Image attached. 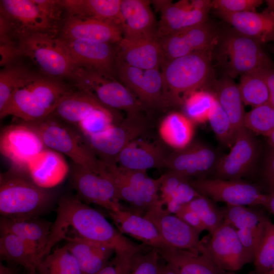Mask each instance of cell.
I'll return each mask as SVG.
<instances>
[{"label": "cell", "mask_w": 274, "mask_h": 274, "mask_svg": "<svg viewBox=\"0 0 274 274\" xmlns=\"http://www.w3.org/2000/svg\"><path fill=\"white\" fill-rule=\"evenodd\" d=\"M115 71L120 82L146 108L162 109V80L160 69L142 70L116 60Z\"/></svg>", "instance_id": "obj_16"}, {"label": "cell", "mask_w": 274, "mask_h": 274, "mask_svg": "<svg viewBox=\"0 0 274 274\" xmlns=\"http://www.w3.org/2000/svg\"><path fill=\"white\" fill-rule=\"evenodd\" d=\"M161 259L155 249L145 246L134 255L129 274H159Z\"/></svg>", "instance_id": "obj_47"}, {"label": "cell", "mask_w": 274, "mask_h": 274, "mask_svg": "<svg viewBox=\"0 0 274 274\" xmlns=\"http://www.w3.org/2000/svg\"><path fill=\"white\" fill-rule=\"evenodd\" d=\"M144 216L155 225L168 246L200 254V233L176 215L160 208L151 210Z\"/></svg>", "instance_id": "obj_18"}, {"label": "cell", "mask_w": 274, "mask_h": 274, "mask_svg": "<svg viewBox=\"0 0 274 274\" xmlns=\"http://www.w3.org/2000/svg\"><path fill=\"white\" fill-rule=\"evenodd\" d=\"M116 60L142 70L160 69L165 59L155 37L138 40L123 38L117 45Z\"/></svg>", "instance_id": "obj_23"}, {"label": "cell", "mask_w": 274, "mask_h": 274, "mask_svg": "<svg viewBox=\"0 0 274 274\" xmlns=\"http://www.w3.org/2000/svg\"><path fill=\"white\" fill-rule=\"evenodd\" d=\"M213 51L195 52L164 62L160 70L162 109L183 105L191 93L212 84Z\"/></svg>", "instance_id": "obj_2"}, {"label": "cell", "mask_w": 274, "mask_h": 274, "mask_svg": "<svg viewBox=\"0 0 274 274\" xmlns=\"http://www.w3.org/2000/svg\"><path fill=\"white\" fill-rule=\"evenodd\" d=\"M219 36L216 28L207 21L158 40L166 61L195 52L213 50Z\"/></svg>", "instance_id": "obj_15"}, {"label": "cell", "mask_w": 274, "mask_h": 274, "mask_svg": "<svg viewBox=\"0 0 274 274\" xmlns=\"http://www.w3.org/2000/svg\"><path fill=\"white\" fill-rule=\"evenodd\" d=\"M20 56L18 40L9 32H0V65L3 68L14 63Z\"/></svg>", "instance_id": "obj_50"}, {"label": "cell", "mask_w": 274, "mask_h": 274, "mask_svg": "<svg viewBox=\"0 0 274 274\" xmlns=\"http://www.w3.org/2000/svg\"><path fill=\"white\" fill-rule=\"evenodd\" d=\"M20 56L31 60L48 78L62 81L71 79L76 67L67 49L59 37L48 34H35L18 40Z\"/></svg>", "instance_id": "obj_8"}, {"label": "cell", "mask_w": 274, "mask_h": 274, "mask_svg": "<svg viewBox=\"0 0 274 274\" xmlns=\"http://www.w3.org/2000/svg\"><path fill=\"white\" fill-rule=\"evenodd\" d=\"M265 225L263 227L255 229L235 230L245 251L251 261H254L262 241Z\"/></svg>", "instance_id": "obj_51"}, {"label": "cell", "mask_w": 274, "mask_h": 274, "mask_svg": "<svg viewBox=\"0 0 274 274\" xmlns=\"http://www.w3.org/2000/svg\"><path fill=\"white\" fill-rule=\"evenodd\" d=\"M17 270L13 267L6 266L1 262L0 274H14Z\"/></svg>", "instance_id": "obj_56"}, {"label": "cell", "mask_w": 274, "mask_h": 274, "mask_svg": "<svg viewBox=\"0 0 274 274\" xmlns=\"http://www.w3.org/2000/svg\"><path fill=\"white\" fill-rule=\"evenodd\" d=\"M70 181L76 196L88 204L99 206L108 212L124 208L120 203L114 182L102 168L101 173H97L73 163Z\"/></svg>", "instance_id": "obj_10"}, {"label": "cell", "mask_w": 274, "mask_h": 274, "mask_svg": "<svg viewBox=\"0 0 274 274\" xmlns=\"http://www.w3.org/2000/svg\"><path fill=\"white\" fill-rule=\"evenodd\" d=\"M108 213L117 229L123 234H127L157 251L169 246L164 241L155 225L144 215L125 207Z\"/></svg>", "instance_id": "obj_25"}, {"label": "cell", "mask_w": 274, "mask_h": 274, "mask_svg": "<svg viewBox=\"0 0 274 274\" xmlns=\"http://www.w3.org/2000/svg\"><path fill=\"white\" fill-rule=\"evenodd\" d=\"M67 15L92 19L121 26V0H60Z\"/></svg>", "instance_id": "obj_32"}, {"label": "cell", "mask_w": 274, "mask_h": 274, "mask_svg": "<svg viewBox=\"0 0 274 274\" xmlns=\"http://www.w3.org/2000/svg\"><path fill=\"white\" fill-rule=\"evenodd\" d=\"M53 200V193L36 184L27 170L12 166L1 174V216L15 219L40 217L50 210Z\"/></svg>", "instance_id": "obj_3"}, {"label": "cell", "mask_w": 274, "mask_h": 274, "mask_svg": "<svg viewBox=\"0 0 274 274\" xmlns=\"http://www.w3.org/2000/svg\"><path fill=\"white\" fill-rule=\"evenodd\" d=\"M62 40L77 66L114 76L117 49L113 44L85 40Z\"/></svg>", "instance_id": "obj_20"}, {"label": "cell", "mask_w": 274, "mask_h": 274, "mask_svg": "<svg viewBox=\"0 0 274 274\" xmlns=\"http://www.w3.org/2000/svg\"><path fill=\"white\" fill-rule=\"evenodd\" d=\"M200 241L199 253L229 272L241 269L251 261L235 229L224 222L212 235Z\"/></svg>", "instance_id": "obj_11"}, {"label": "cell", "mask_w": 274, "mask_h": 274, "mask_svg": "<svg viewBox=\"0 0 274 274\" xmlns=\"http://www.w3.org/2000/svg\"><path fill=\"white\" fill-rule=\"evenodd\" d=\"M25 123L37 131L48 148L65 154L74 163L101 173L100 160L83 135L72 128V126L51 115L40 121Z\"/></svg>", "instance_id": "obj_7"}, {"label": "cell", "mask_w": 274, "mask_h": 274, "mask_svg": "<svg viewBox=\"0 0 274 274\" xmlns=\"http://www.w3.org/2000/svg\"><path fill=\"white\" fill-rule=\"evenodd\" d=\"M64 246L77 261L82 274H97L113 258L114 249L75 236L66 237Z\"/></svg>", "instance_id": "obj_28"}, {"label": "cell", "mask_w": 274, "mask_h": 274, "mask_svg": "<svg viewBox=\"0 0 274 274\" xmlns=\"http://www.w3.org/2000/svg\"><path fill=\"white\" fill-rule=\"evenodd\" d=\"M189 182L200 194L227 204L264 206L267 199L257 186L241 180L206 178Z\"/></svg>", "instance_id": "obj_12"}, {"label": "cell", "mask_w": 274, "mask_h": 274, "mask_svg": "<svg viewBox=\"0 0 274 274\" xmlns=\"http://www.w3.org/2000/svg\"><path fill=\"white\" fill-rule=\"evenodd\" d=\"M266 274H274V265Z\"/></svg>", "instance_id": "obj_60"}, {"label": "cell", "mask_w": 274, "mask_h": 274, "mask_svg": "<svg viewBox=\"0 0 274 274\" xmlns=\"http://www.w3.org/2000/svg\"><path fill=\"white\" fill-rule=\"evenodd\" d=\"M116 111L107 107L95 109L79 123L77 128L85 138L102 133L123 119Z\"/></svg>", "instance_id": "obj_40"}, {"label": "cell", "mask_w": 274, "mask_h": 274, "mask_svg": "<svg viewBox=\"0 0 274 274\" xmlns=\"http://www.w3.org/2000/svg\"><path fill=\"white\" fill-rule=\"evenodd\" d=\"M261 73L268 88L269 102L274 107V68L263 69Z\"/></svg>", "instance_id": "obj_54"}, {"label": "cell", "mask_w": 274, "mask_h": 274, "mask_svg": "<svg viewBox=\"0 0 274 274\" xmlns=\"http://www.w3.org/2000/svg\"><path fill=\"white\" fill-rule=\"evenodd\" d=\"M149 123L142 114L128 115L99 134L85 138L96 157L101 161L116 163L120 153L130 143L144 134Z\"/></svg>", "instance_id": "obj_9"}, {"label": "cell", "mask_w": 274, "mask_h": 274, "mask_svg": "<svg viewBox=\"0 0 274 274\" xmlns=\"http://www.w3.org/2000/svg\"><path fill=\"white\" fill-rule=\"evenodd\" d=\"M69 236L106 245L115 253L134 252L143 246L127 238L103 214L76 195H65L58 200L56 217L52 223L44 257L58 242Z\"/></svg>", "instance_id": "obj_1"}, {"label": "cell", "mask_w": 274, "mask_h": 274, "mask_svg": "<svg viewBox=\"0 0 274 274\" xmlns=\"http://www.w3.org/2000/svg\"><path fill=\"white\" fill-rule=\"evenodd\" d=\"M220 209L224 222L235 230L262 228L268 219L262 213L244 206L226 204Z\"/></svg>", "instance_id": "obj_38"}, {"label": "cell", "mask_w": 274, "mask_h": 274, "mask_svg": "<svg viewBox=\"0 0 274 274\" xmlns=\"http://www.w3.org/2000/svg\"><path fill=\"white\" fill-rule=\"evenodd\" d=\"M220 18L236 32L254 39L260 43L274 40V11L267 8L261 13L244 12L228 13L216 11Z\"/></svg>", "instance_id": "obj_26"}, {"label": "cell", "mask_w": 274, "mask_h": 274, "mask_svg": "<svg viewBox=\"0 0 274 274\" xmlns=\"http://www.w3.org/2000/svg\"><path fill=\"white\" fill-rule=\"evenodd\" d=\"M261 70L241 76L238 87L245 105L254 108L269 101L268 88Z\"/></svg>", "instance_id": "obj_37"}, {"label": "cell", "mask_w": 274, "mask_h": 274, "mask_svg": "<svg viewBox=\"0 0 274 274\" xmlns=\"http://www.w3.org/2000/svg\"><path fill=\"white\" fill-rule=\"evenodd\" d=\"M150 4L146 0H121L120 20L124 39L156 38L157 24Z\"/></svg>", "instance_id": "obj_22"}, {"label": "cell", "mask_w": 274, "mask_h": 274, "mask_svg": "<svg viewBox=\"0 0 274 274\" xmlns=\"http://www.w3.org/2000/svg\"><path fill=\"white\" fill-rule=\"evenodd\" d=\"M30 71L26 67L13 63L0 72V113L10 100L22 80Z\"/></svg>", "instance_id": "obj_44"}, {"label": "cell", "mask_w": 274, "mask_h": 274, "mask_svg": "<svg viewBox=\"0 0 274 274\" xmlns=\"http://www.w3.org/2000/svg\"><path fill=\"white\" fill-rule=\"evenodd\" d=\"M167 154L159 143L138 138L128 145L118 155L116 162L120 167L134 170L165 167Z\"/></svg>", "instance_id": "obj_24"}, {"label": "cell", "mask_w": 274, "mask_h": 274, "mask_svg": "<svg viewBox=\"0 0 274 274\" xmlns=\"http://www.w3.org/2000/svg\"><path fill=\"white\" fill-rule=\"evenodd\" d=\"M267 138L269 145L271 147L272 149H274V129Z\"/></svg>", "instance_id": "obj_58"}, {"label": "cell", "mask_w": 274, "mask_h": 274, "mask_svg": "<svg viewBox=\"0 0 274 274\" xmlns=\"http://www.w3.org/2000/svg\"><path fill=\"white\" fill-rule=\"evenodd\" d=\"M27 170L36 184L49 189L63 181L69 167L59 153L46 148L29 162Z\"/></svg>", "instance_id": "obj_27"}, {"label": "cell", "mask_w": 274, "mask_h": 274, "mask_svg": "<svg viewBox=\"0 0 274 274\" xmlns=\"http://www.w3.org/2000/svg\"><path fill=\"white\" fill-rule=\"evenodd\" d=\"M176 274H235L217 266L206 256L166 246L157 251Z\"/></svg>", "instance_id": "obj_29"}, {"label": "cell", "mask_w": 274, "mask_h": 274, "mask_svg": "<svg viewBox=\"0 0 274 274\" xmlns=\"http://www.w3.org/2000/svg\"><path fill=\"white\" fill-rule=\"evenodd\" d=\"M63 10L60 0L0 1V16L18 40L35 34L57 36Z\"/></svg>", "instance_id": "obj_4"}, {"label": "cell", "mask_w": 274, "mask_h": 274, "mask_svg": "<svg viewBox=\"0 0 274 274\" xmlns=\"http://www.w3.org/2000/svg\"><path fill=\"white\" fill-rule=\"evenodd\" d=\"M253 261L254 268L248 274H266L274 265V224L269 219Z\"/></svg>", "instance_id": "obj_43"}, {"label": "cell", "mask_w": 274, "mask_h": 274, "mask_svg": "<svg viewBox=\"0 0 274 274\" xmlns=\"http://www.w3.org/2000/svg\"><path fill=\"white\" fill-rule=\"evenodd\" d=\"M159 196L163 209L176 214L181 207L201 196L190 185V179L168 171L160 177Z\"/></svg>", "instance_id": "obj_31"}, {"label": "cell", "mask_w": 274, "mask_h": 274, "mask_svg": "<svg viewBox=\"0 0 274 274\" xmlns=\"http://www.w3.org/2000/svg\"><path fill=\"white\" fill-rule=\"evenodd\" d=\"M217 59L230 78L266 69L274 68V62L258 41L234 29L219 36Z\"/></svg>", "instance_id": "obj_6"}, {"label": "cell", "mask_w": 274, "mask_h": 274, "mask_svg": "<svg viewBox=\"0 0 274 274\" xmlns=\"http://www.w3.org/2000/svg\"><path fill=\"white\" fill-rule=\"evenodd\" d=\"M175 215L200 233L206 230L203 223L197 214L191 210L186 203L182 205Z\"/></svg>", "instance_id": "obj_52"}, {"label": "cell", "mask_w": 274, "mask_h": 274, "mask_svg": "<svg viewBox=\"0 0 274 274\" xmlns=\"http://www.w3.org/2000/svg\"><path fill=\"white\" fill-rule=\"evenodd\" d=\"M152 3L160 12V18L157 23V40L208 21L210 11L195 9L189 1L175 3L171 1H153Z\"/></svg>", "instance_id": "obj_19"}, {"label": "cell", "mask_w": 274, "mask_h": 274, "mask_svg": "<svg viewBox=\"0 0 274 274\" xmlns=\"http://www.w3.org/2000/svg\"><path fill=\"white\" fill-rule=\"evenodd\" d=\"M52 223L40 217L15 219L1 216V232L14 234L32 245L42 260L51 233Z\"/></svg>", "instance_id": "obj_30"}, {"label": "cell", "mask_w": 274, "mask_h": 274, "mask_svg": "<svg viewBox=\"0 0 274 274\" xmlns=\"http://www.w3.org/2000/svg\"><path fill=\"white\" fill-rule=\"evenodd\" d=\"M258 150L253 133L244 128L237 133L229 153L220 157L214 173L215 179L241 180L252 168Z\"/></svg>", "instance_id": "obj_17"}, {"label": "cell", "mask_w": 274, "mask_h": 274, "mask_svg": "<svg viewBox=\"0 0 274 274\" xmlns=\"http://www.w3.org/2000/svg\"><path fill=\"white\" fill-rule=\"evenodd\" d=\"M14 274H38V273H37V271L32 272V271H26V272L21 273L17 271Z\"/></svg>", "instance_id": "obj_59"}, {"label": "cell", "mask_w": 274, "mask_h": 274, "mask_svg": "<svg viewBox=\"0 0 274 274\" xmlns=\"http://www.w3.org/2000/svg\"><path fill=\"white\" fill-rule=\"evenodd\" d=\"M221 157L213 148L200 142H191L180 150H174L167 155L165 167L190 178L206 179L215 173Z\"/></svg>", "instance_id": "obj_14"}, {"label": "cell", "mask_w": 274, "mask_h": 274, "mask_svg": "<svg viewBox=\"0 0 274 274\" xmlns=\"http://www.w3.org/2000/svg\"><path fill=\"white\" fill-rule=\"evenodd\" d=\"M211 85L213 88L211 92L229 117L236 135L245 128L246 114L238 85L226 76L218 80L213 81Z\"/></svg>", "instance_id": "obj_33"}, {"label": "cell", "mask_w": 274, "mask_h": 274, "mask_svg": "<svg viewBox=\"0 0 274 274\" xmlns=\"http://www.w3.org/2000/svg\"><path fill=\"white\" fill-rule=\"evenodd\" d=\"M145 246L144 245L138 250L132 252L115 253L113 258L97 274H129L134 255Z\"/></svg>", "instance_id": "obj_48"}, {"label": "cell", "mask_w": 274, "mask_h": 274, "mask_svg": "<svg viewBox=\"0 0 274 274\" xmlns=\"http://www.w3.org/2000/svg\"><path fill=\"white\" fill-rule=\"evenodd\" d=\"M38 274H82L76 258L64 245L46 256L37 268Z\"/></svg>", "instance_id": "obj_39"}, {"label": "cell", "mask_w": 274, "mask_h": 274, "mask_svg": "<svg viewBox=\"0 0 274 274\" xmlns=\"http://www.w3.org/2000/svg\"><path fill=\"white\" fill-rule=\"evenodd\" d=\"M59 37L63 40H85L113 45H117L123 38L119 25L72 15H67L63 21Z\"/></svg>", "instance_id": "obj_21"}, {"label": "cell", "mask_w": 274, "mask_h": 274, "mask_svg": "<svg viewBox=\"0 0 274 274\" xmlns=\"http://www.w3.org/2000/svg\"><path fill=\"white\" fill-rule=\"evenodd\" d=\"M194 123L185 114L172 112L161 120L159 125L160 138L174 150L182 149L192 142Z\"/></svg>", "instance_id": "obj_36"}, {"label": "cell", "mask_w": 274, "mask_h": 274, "mask_svg": "<svg viewBox=\"0 0 274 274\" xmlns=\"http://www.w3.org/2000/svg\"><path fill=\"white\" fill-rule=\"evenodd\" d=\"M264 206L270 213L274 214V190L267 194V199Z\"/></svg>", "instance_id": "obj_55"}, {"label": "cell", "mask_w": 274, "mask_h": 274, "mask_svg": "<svg viewBox=\"0 0 274 274\" xmlns=\"http://www.w3.org/2000/svg\"><path fill=\"white\" fill-rule=\"evenodd\" d=\"M264 177L272 190H274V149L269 152L265 162Z\"/></svg>", "instance_id": "obj_53"}, {"label": "cell", "mask_w": 274, "mask_h": 274, "mask_svg": "<svg viewBox=\"0 0 274 274\" xmlns=\"http://www.w3.org/2000/svg\"><path fill=\"white\" fill-rule=\"evenodd\" d=\"M159 274H176L167 264H161Z\"/></svg>", "instance_id": "obj_57"}, {"label": "cell", "mask_w": 274, "mask_h": 274, "mask_svg": "<svg viewBox=\"0 0 274 274\" xmlns=\"http://www.w3.org/2000/svg\"><path fill=\"white\" fill-rule=\"evenodd\" d=\"M216 101V98L211 91L203 89L195 91L183 102L185 115L194 123H204L208 121Z\"/></svg>", "instance_id": "obj_41"}, {"label": "cell", "mask_w": 274, "mask_h": 274, "mask_svg": "<svg viewBox=\"0 0 274 274\" xmlns=\"http://www.w3.org/2000/svg\"><path fill=\"white\" fill-rule=\"evenodd\" d=\"M45 147L37 131L24 122L7 126L1 133V153L16 168L27 170L29 162Z\"/></svg>", "instance_id": "obj_13"}, {"label": "cell", "mask_w": 274, "mask_h": 274, "mask_svg": "<svg viewBox=\"0 0 274 274\" xmlns=\"http://www.w3.org/2000/svg\"><path fill=\"white\" fill-rule=\"evenodd\" d=\"M1 260L22 266L28 271H37L42 260L36 249L20 237L7 232H1Z\"/></svg>", "instance_id": "obj_34"}, {"label": "cell", "mask_w": 274, "mask_h": 274, "mask_svg": "<svg viewBox=\"0 0 274 274\" xmlns=\"http://www.w3.org/2000/svg\"><path fill=\"white\" fill-rule=\"evenodd\" d=\"M104 107L106 106L90 95L79 90H73L60 101L51 115L77 127L79 123L90 112Z\"/></svg>", "instance_id": "obj_35"}, {"label": "cell", "mask_w": 274, "mask_h": 274, "mask_svg": "<svg viewBox=\"0 0 274 274\" xmlns=\"http://www.w3.org/2000/svg\"><path fill=\"white\" fill-rule=\"evenodd\" d=\"M263 3L261 0H213L212 7L217 11L228 13L255 12Z\"/></svg>", "instance_id": "obj_49"}, {"label": "cell", "mask_w": 274, "mask_h": 274, "mask_svg": "<svg viewBox=\"0 0 274 274\" xmlns=\"http://www.w3.org/2000/svg\"><path fill=\"white\" fill-rule=\"evenodd\" d=\"M208 121L217 138L227 145H232L236 134L226 113L216 100Z\"/></svg>", "instance_id": "obj_46"}, {"label": "cell", "mask_w": 274, "mask_h": 274, "mask_svg": "<svg viewBox=\"0 0 274 274\" xmlns=\"http://www.w3.org/2000/svg\"><path fill=\"white\" fill-rule=\"evenodd\" d=\"M71 80L78 90L111 109L123 110L126 115H134L142 114L145 108L136 96L112 75L77 66Z\"/></svg>", "instance_id": "obj_5"}, {"label": "cell", "mask_w": 274, "mask_h": 274, "mask_svg": "<svg viewBox=\"0 0 274 274\" xmlns=\"http://www.w3.org/2000/svg\"><path fill=\"white\" fill-rule=\"evenodd\" d=\"M186 204L197 214L210 235L224 222L221 209L206 196L201 195Z\"/></svg>", "instance_id": "obj_45"}, {"label": "cell", "mask_w": 274, "mask_h": 274, "mask_svg": "<svg viewBox=\"0 0 274 274\" xmlns=\"http://www.w3.org/2000/svg\"><path fill=\"white\" fill-rule=\"evenodd\" d=\"M244 126L251 132L268 137L274 129V107L268 101L254 107L246 113Z\"/></svg>", "instance_id": "obj_42"}, {"label": "cell", "mask_w": 274, "mask_h": 274, "mask_svg": "<svg viewBox=\"0 0 274 274\" xmlns=\"http://www.w3.org/2000/svg\"><path fill=\"white\" fill-rule=\"evenodd\" d=\"M273 41H274V40ZM273 51H274V47H273Z\"/></svg>", "instance_id": "obj_61"}]
</instances>
